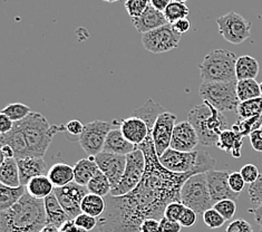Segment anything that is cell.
<instances>
[{
    "mask_svg": "<svg viewBox=\"0 0 262 232\" xmlns=\"http://www.w3.org/2000/svg\"><path fill=\"white\" fill-rule=\"evenodd\" d=\"M236 114H238L239 118H243V120L262 115V96L240 102L238 109H236Z\"/></svg>",
    "mask_w": 262,
    "mask_h": 232,
    "instance_id": "34",
    "label": "cell"
},
{
    "mask_svg": "<svg viewBox=\"0 0 262 232\" xmlns=\"http://www.w3.org/2000/svg\"><path fill=\"white\" fill-rule=\"evenodd\" d=\"M259 232H262V227H261V229H260V231Z\"/></svg>",
    "mask_w": 262,
    "mask_h": 232,
    "instance_id": "63",
    "label": "cell"
},
{
    "mask_svg": "<svg viewBox=\"0 0 262 232\" xmlns=\"http://www.w3.org/2000/svg\"><path fill=\"white\" fill-rule=\"evenodd\" d=\"M159 159L162 165L174 173H207L214 170L215 165L214 159L204 151L181 152L170 147Z\"/></svg>",
    "mask_w": 262,
    "mask_h": 232,
    "instance_id": "5",
    "label": "cell"
},
{
    "mask_svg": "<svg viewBox=\"0 0 262 232\" xmlns=\"http://www.w3.org/2000/svg\"><path fill=\"white\" fill-rule=\"evenodd\" d=\"M77 232H89V231H86V230H84V229L78 228V231H77Z\"/></svg>",
    "mask_w": 262,
    "mask_h": 232,
    "instance_id": "61",
    "label": "cell"
},
{
    "mask_svg": "<svg viewBox=\"0 0 262 232\" xmlns=\"http://www.w3.org/2000/svg\"><path fill=\"white\" fill-rule=\"evenodd\" d=\"M66 131L61 125H51L40 113L32 112L23 121L16 122L9 133L2 134V145H9L15 152V159L43 158L54 136Z\"/></svg>",
    "mask_w": 262,
    "mask_h": 232,
    "instance_id": "2",
    "label": "cell"
},
{
    "mask_svg": "<svg viewBox=\"0 0 262 232\" xmlns=\"http://www.w3.org/2000/svg\"><path fill=\"white\" fill-rule=\"evenodd\" d=\"M200 143L195 129L189 121L181 122L176 125L173 131L171 149L181 152L194 151Z\"/></svg>",
    "mask_w": 262,
    "mask_h": 232,
    "instance_id": "17",
    "label": "cell"
},
{
    "mask_svg": "<svg viewBox=\"0 0 262 232\" xmlns=\"http://www.w3.org/2000/svg\"><path fill=\"white\" fill-rule=\"evenodd\" d=\"M248 194L250 202L254 205H262V174H260L259 179L250 184L248 187Z\"/></svg>",
    "mask_w": 262,
    "mask_h": 232,
    "instance_id": "41",
    "label": "cell"
},
{
    "mask_svg": "<svg viewBox=\"0 0 262 232\" xmlns=\"http://www.w3.org/2000/svg\"><path fill=\"white\" fill-rule=\"evenodd\" d=\"M179 222L181 225H182V227L190 228L198 222V213L195 211H193L192 209L186 208L185 206V209L182 213V216H181Z\"/></svg>",
    "mask_w": 262,
    "mask_h": 232,
    "instance_id": "47",
    "label": "cell"
},
{
    "mask_svg": "<svg viewBox=\"0 0 262 232\" xmlns=\"http://www.w3.org/2000/svg\"><path fill=\"white\" fill-rule=\"evenodd\" d=\"M181 34L177 33L171 24L142 35V44L147 52L163 54L179 47Z\"/></svg>",
    "mask_w": 262,
    "mask_h": 232,
    "instance_id": "12",
    "label": "cell"
},
{
    "mask_svg": "<svg viewBox=\"0 0 262 232\" xmlns=\"http://www.w3.org/2000/svg\"><path fill=\"white\" fill-rule=\"evenodd\" d=\"M126 160L125 171H124L120 183L114 189H112L110 194L112 197H122L132 192L140 184L143 175H144L146 162L145 156L140 149L126 155Z\"/></svg>",
    "mask_w": 262,
    "mask_h": 232,
    "instance_id": "9",
    "label": "cell"
},
{
    "mask_svg": "<svg viewBox=\"0 0 262 232\" xmlns=\"http://www.w3.org/2000/svg\"><path fill=\"white\" fill-rule=\"evenodd\" d=\"M78 227L74 220H68L59 228V232H77Z\"/></svg>",
    "mask_w": 262,
    "mask_h": 232,
    "instance_id": "56",
    "label": "cell"
},
{
    "mask_svg": "<svg viewBox=\"0 0 262 232\" xmlns=\"http://www.w3.org/2000/svg\"><path fill=\"white\" fill-rule=\"evenodd\" d=\"M213 208L220 213V215L226 219L227 221L232 220L235 212H236V202L233 200H222V201L216 202Z\"/></svg>",
    "mask_w": 262,
    "mask_h": 232,
    "instance_id": "40",
    "label": "cell"
},
{
    "mask_svg": "<svg viewBox=\"0 0 262 232\" xmlns=\"http://www.w3.org/2000/svg\"><path fill=\"white\" fill-rule=\"evenodd\" d=\"M103 2H105V3H117V2H120V0H103Z\"/></svg>",
    "mask_w": 262,
    "mask_h": 232,
    "instance_id": "60",
    "label": "cell"
},
{
    "mask_svg": "<svg viewBox=\"0 0 262 232\" xmlns=\"http://www.w3.org/2000/svg\"><path fill=\"white\" fill-rule=\"evenodd\" d=\"M170 4H171V0H149V5H151L153 8L162 12L165 11L167 6Z\"/></svg>",
    "mask_w": 262,
    "mask_h": 232,
    "instance_id": "54",
    "label": "cell"
},
{
    "mask_svg": "<svg viewBox=\"0 0 262 232\" xmlns=\"http://www.w3.org/2000/svg\"><path fill=\"white\" fill-rule=\"evenodd\" d=\"M94 158L99 170L107 177L112 184V189H114L120 183L124 171H125L126 156L103 151Z\"/></svg>",
    "mask_w": 262,
    "mask_h": 232,
    "instance_id": "16",
    "label": "cell"
},
{
    "mask_svg": "<svg viewBox=\"0 0 262 232\" xmlns=\"http://www.w3.org/2000/svg\"><path fill=\"white\" fill-rule=\"evenodd\" d=\"M216 146L221 151L231 154L235 159H239L242 156V146H243V136L236 133L232 129L223 131L219 141L216 143Z\"/></svg>",
    "mask_w": 262,
    "mask_h": 232,
    "instance_id": "23",
    "label": "cell"
},
{
    "mask_svg": "<svg viewBox=\"0 0 262 232\" xmlns=\"http://www.w3.org/2000/svg\"><path fill=\"white\" fill-rule=\"evenodd\" d=\"M30 113H32V111H30L29 106L21 103H12L6 106L0 114L8 116L12 122L16 123L23 121L24 118H26L30 114Z\"/></svg>",
    "mask_w": 262,
    "mask_h": 232,
    "instance_id": "36",
    "label": "cell"
},
{
    "mask_svg": "<svg viewBox=\"0 0 262 232\" xmlns=\"http://www.w3.org/2000/svg\"><path fill=\"white\" fill-rule=\"evenodd\" d=\"M172 27L174 28V30L177 31V33L182 35V34L186 33V31L190 30L191 23L188 18H183V19H180L174 24H172Z\"/></svg>",
    "mask_w": 262,
    "mask_h": 232,
    "instance_id": "52",
    "label": "cell"
},
{
    "mask_svg": "<svg viewBox=\"0 0 262 232\" xmlns=\"http://www.w3.org/2000/svg\"><path fill=\"white\" fill-rule=\"evenodd\" d=\"M132 24L135 29L143 35L148 33V31H152L162 26H165V25L168 24V22L164 16V12L159 11L153 8L151 5H148V7L144 11V14L139 18H134V19H132Z\"/></svg>",
    "mask_w": 262,
    "mask_h": 232,
    "instance_id": "19",
    "label": "cell"
},
{
    "mask_svg": "<svg viewBox=\"0 0 262 232\" xmlns=\"http://www.w3.org/2000/svg\"><path fill=\"white\" fill-rule=\"evenodd\" d=\"M46 224L43 200L27 192L10 209L0 211V232H40Z\"/></svg>",
    "mask_w": 262,
    "mask_h": 232,
    "instance_id": "3",
    "label": "cell"
},
{
    "mask_svg": "<svg viewBox=\"0 0 262 232\" xmlns=\"http://www.w3.org/2000/svg\"><path fill=\"white\" fill-rule=\"evenodd\" d=\"M47 177L52 181L55 187H61L72 183L75 180L74 166L66 163H56L47 173Z\"/></svg>",
    "mask_w": 262,
    "mask_h": 232,
    "instance_id": "26",
    "label": "cell"
},
{
    "mask_svg": "<svg viewBox=\"0 0 262 232\" xmlns=\"http://www.w3.org/2000/svg\"><path fill=\"white\" fill-rule=\"evenodd\" d=\"M99 167L96 164L94 156H89L87 159H80L74 165V175L76 183L86 186L90 183L93 177L98 172Z\"/></svg>",
    "mask_w": 262,
    "mask_h": 232,
    "instance_id": "24",
    "label": "cell"
},
{
    "mask_svg": "<svg viewBox=\"0 0 262 232\" xmlns=\"http://www.w3.org/2000/svg\"><path fill=\"white\" fill-rule=\"evenodd\" d=\"M181 202L198 215L213 208L205 173L195 174L185 182L181 191Z\"/></svg>",
    "mask_w": 262,
    "mask_h": 232,
    "instance_id": "8",
    "label": "cell"
},
{
    "mask_svg": "<svg viewBox=\"0 0 262 232\" xmlns=\"http://www.w3.org/2000/svg\"><path fill=\"white\" fill-rule=\"evenodd\" d=\"M40 232H59V229L56 228V227H53V225L46 224Z\"/></svg>",
    "mask_w": 262,
    "mask_h": 232,
    "instance_id": "58",
    "label": "cell"
},
{
    "mask_svg": "<svg viewBox=\"0 0 262 232\" xmlns=\"http://www.w3.org/2000/svg\"><path fill=\"white\" fill-rule=\"evenodd\" d=\"M43 205H45L46 212V223L48 225H53V227L59 229L65 222L70 220L63 206L60 205L57 198H56L55 193H52L51 196L43 200Z\"/></svg>",
    "mask_w": 262,
    "mask_h": 232,
    "instance_id": "22",
    "label": "cell"
},
{
    "mask_svg": "<svg viewBox=\"0 0 262 232\" xmlns=\"http://www.w3.org/2000/svg\"><path fill=\"white\" fill-rule=\"evenodd\" d=\"M171 2H174V3H181V4H185L188 0H171Z\"/></svg>",
    "mask_w": 262,
    "mask_h": 232,
    "instance_id": "59",
    "label": "cell"
},
{
    "mask_svg": "<svg viewBox=\"0 0 262 232\" xmlns=\"http://www.w3.org/2000/svg\"><path fill=\"white\" fill-rule=\"evenodd\" d=\"M148 5L149 0H125L124 7H125L128 16L134 19V18H139L144 14Z\"/></svg>",
    "mask_w": 262,
    "mask_h": 232,
    "instance_id": "38",
    "label": "cell"
},
{
    "mask_svg": "<svg viewBox=\"0 0 262 232\" xmlns=\"http://www.w3.org/2000/svg\"><path fill=\"white\" fill-rule=\"evenodd\" d=\"M238 57L227 49H214L205 55L199 65L203 81H233L236 80L235 64Z\"/></svg>",
    "mask_w": 262,
    "mask_h": 232,
    "instance_id": "6",
    "label": "cell"
},
{
    "mask_svg": "<svg viewBox=\"0 0 262 232\" xmlns=\"http://www.w3.org/2000/svg\"><path fill=\"white\" fill-rule=\"evenodd\" d=\"M120 129L124 137L129 142L139 147L146 140L149 135V131L146 123L141 120L140 117L129 116L120 123Z\"/></svg>",
    "mask_w": 262,
    "mask_h": 232,
    "instance_id": "18",
    "label": "cell"
},
{
    "mask_svg": "<svg viewBox=\"0 0 262 232\" xmlns=\"http://www.w3.org/2000/svg\"><path fill=\"white\" fill-rule=\"evenodd\" d=\"M54 193L70 220H75L80 213H83L80 204L90 192L86 186L80 185L74 181L65 186L55 187Z\"/></svg>",
    "mask_w": 262,
    "mask_h": 232,
    "instance_id": "13",
    "label": "cell"
},
{
    "mask_svg": "<svg viewBox=\"0 0 262 232\" xmlns=\"http://www.w3.org/2000/svg\"><path fill=\"white\" fill-rule=\"evenodd\" d=\"M74 221H75V223H76L78 228L84 229L89 232L93 229H95L97 227V223H98L97 218L85 215V213H80V215L76 219H75Z\"/></svg>",
    "mask_w": 262,
    "mask_h": 232,
    "instance_id": "43",
    "label": "cell"
},
{
    "mask_svg": "<svg viewBox=\"0 0 262 232\" xmlns=\"http://www.w3.org/2000/svg\"><path fill=\"white\" fill-rule=\"evenodd\" d=\"M226 232H253V228L247 220L236 219L228 225Z\"/></svg>",
    "mask_w": 262,
    "mask_h": 232,
    "instance_id": "46",
    "label": "cell"
},
{
    "mask_svg": "<svg viewBox=\"0 0 262 232\" xmlns=\"http://www.w3.org/2000/svg\"><path fill=\"white\" fill-rule=\"evenodd\" d=\"M249 213H252L255 222L262 227V205L257 206V208L254 209H249Z\"/></svg>",
    "mask_w": 262,
    "mask_h": 232,
    "instance_id": "57",
    "label": "cell"
},
{
    "mask_svg": "<svg viewBox=\"0 0 262 232\" xmlns=\"http://www.w3.org/2000/svg\"><path fill=\"white\" fill-rule=\"evenodd\" d=\"M14 122H12L8 116L0 114V133L7 134L14 129Z\"/></svg>",
    "mask_w": 262,
    "mask_h": 232,
    "instance_id": "53",
    "label": "cell"
},
{
    "mask_svg": "<svg viewBox=\"0 0 262 232\" xmlns=\"http://www.w3.org/2000/svg\"><path fill=\"white\" fill-rule=\"evenodd\" d=\"M216 25L220 35L233 45L245 43L251 35V23L234 11L220 16L216 19Z\"/></svg>",
    "mask_w": 262,
    "mask_h": 232,
    "instance_id": "11",
    "label": "cell"
},
{
    "mask_svg": "<svg viewBox=\"0 0 262 232\" xmlns=\"http://www.w3.org/2000/svg\"><path fill=\"white\" fill-rule=\"evenodd\" d=\"M176 125L177 115L167 111L162 113L158 117L157 122H155L153 130L149 135L152 136L155 151H157L159 158L167 149H170L173 131Z\"/></svg>",
    "mask_w": 262,
    "mask_h": 232,
    "instance_id": "14",
    "label": "cell"
},
{
    "mask_svg": "<svg viewBox=\"0 0 262 232\" xmlns=\"http://www.w3.org/2000/svg\"><path fill=\"white\" fill-rule=\"evenodd\" d=\"M262 124V115L254 116L251 118H239L233 125L232 130L242 136H250L254 131L260 130Z\"/></svg>",
    "mask_w": 262,
    "mask_h": 232,
    "instance_id": "35",
    "label": "cell"
},
{
    "mask_svg": "<svg viewBox=\"0 0 262 232\" xmlns=\"http://www.w3.org/2000/svg\"><path fill=\"white\" fill-rule=\"evenodd\" d=\"M141 232H161L160 221L155 219H147L142 223Z\"/></svg>",
    "mask_w": 262,
    "mask_h": 232,
    "instance_id": "51",
    "label": "cell"
},
{
    "mask_svg": "<svg viewBox=\"0 0 262 232\" xmlns=\"http://www.w3.org/2000/svg\"><path fill=\"white\" fill-rule=\"evenodd\" d=\"M80 209L85 215H89L94 218H99L103 216L106 209V201L103 197L96 196V194L89 193L83 199Z\"/></svg>",
    "mask_w": 262,
    "mask_h": 232,
    "instance_id": "31",
    "label": "cell"
},
{
    "mask_svg": "<svg viewBox=\"0 0 262 232\" xmlns=\"http://www.w3.org/2000/svg\"><path fill=\"white\" fill-rule=\"evenodd\" d=\"M65 128H66V132L68 134L79 137V135L83 133L85 125H83V123L78 120H73V121L68 122L65 125Z\"/></svg>",
    "mask_w": 262,
    "mask_h": 232,
    "instance_id": "49",
    "label": "cell"
},
{
    "mask_svg": "<svg viewBox=\"0 0 262 232\" xmlns=\"http://www.w3.org/2000/svg\"><path fill=\"white\" fill-rule=\"evenodd\" d=\"M55 186L49 180L47 175H40V177H36L28 182L26 185V191L35 199L45 200L48 196L54 193Z\"/></svg>",
    "mask_w": 262,
    "mask_h": 232,
    "instance_id": "28",
    "label": "cell"
},
{
    "mask_svg": "<svg viewBox=\"0 0 262 232\" xmlns=\"http://www.w3.org/2000/svg\"><path fill=\"white\" fill-rule=\"evenodd\" d=\"M18 168H19V177L21 185L26 186L28 182L40 175H46L47 170L46 162L43 158H26L16 159Z\"/></svg>",
    "mask_w": 262,
    "mask_h": 232,
    "instance_id": "20",
    "label": "cell"
},
{
    "mask_svg": "<svg viewBox=\"0 0 262 232\" xmlns=\"http://www.w3.org/2000/svg\"><path fill=\"white\" fill-rule=\"evenodd\" d=\"M86 187L90 193L96 194V196L103 198L108 197L112 191V184L110 180L101 170H98V172L93 177Z\"/></svg>",
    "mask_w": 262,
    "mask_h": 232,
    "instance_id": "33",
    "label": "cell"
},
{
    "mask_svg": "<svg viewBox=\"0 0 262 232\" xmlns=\"http://www.w3.org/2000/svg\"><path fill=\"white\" fill-rule=\"evenodd\" d=\"M229 173L226 171L210 170L205 173L208 182L209 192L212 199V202L215 204L222 200H233L238 201L239 193L232 191L229 184Z\"/></svg>",
    "mask_w": 262,
    "mask_h": 232,
    "instance_id": "15",
    "label": "cell"
},
{
    "mask_svg": "<svg viewBox=\"0 0 262 232\" xmlns=\"http://www.w3.org/2000/svg\"><path fill=\"white\" fill-rule=\"evenodd\" d=\"M26 192L25 185L12 187L0 183V211L10 209L12 205L19 201Z\"/></svg>",
    "mask_w": 262,
    "mask_h": 232,
    "instance_id": "30",
    "label": "cell"
},
{
    "mask_svg": "<svg viewBox=\"0 0 262 232\" xmlns=\"http://www.w3.org/2000/svg\"><path fill=\"white\" fill-rule=\"evenodd\" d=\"M145 156V172L135 189L125 196L105 198L106 215L116 228L124 232H141L147 219L161 220L166 206L181 202L184 183L196 173H174L161 164L152 136L139 145Z\"/></svg>",
    "mask_w": 262,
    "mask_h": 232,
    "instance_id": "1",
    "label": "cell"
},
{
    "mask_svg": "<svg viewBox=\"0 0 262 232\" xmlns=\"http://www.w3.org/2000/svg\"><path fill=\"white\" fill-rule=\"evenodd\" d=\"M261 130H262V124H261Z\"/></svg>",
    "mask_w": 262,
    "mask_h": 232,
    "instance_id": "64",
    "label": "cell"
},
{
    "mask_svg": "<svg viewBox=\"0 0 262 232\" xmlns=\"http://www.w3.org/2000/svg\"><path fill=\"white\" fill-rule=\"evenodd\" d=\"M259 62L252 56L243 55L238 58L235 64L236 80L255 79L259 74Z\"/></svg>",
    "mask_w": 262,
    "mask_h": 232,
    "instance_id": "27",
    "label": "cell"
},
{
    "mask_svg": "<svg viewBox=\"0 0 262 232\" xmlns=\"http://www.w3.org/2000/svg\"><path fill=\"white\" fill-rule=\"evenodd\" d=\"M120 124L117 121H93L87 123L83 133L79 135L78 142L89 156H96L104 151L106 137L110 132Z\"/></svg>",
    "mask_w": 262,
    "mask_h": 232,
    "instance_id": "10",
    "label": "cell"
},
{
    "mask_svg": "<svg viewBox=\"0 0 262 232\" xmlns=\"http://www.w3.org/2000/svg\"><path fill=\"white\" fill-rule=\"evenodd\" d=\"M188 121L195 129L200 144L204 146H216L221 133L228 130L226 116L208 102L194 106L189 112Z\"/></svg>",
    "mask_w": 262,
    "mask_h": 232,
    "instance_id": "4",
    "label": "cell"
},
{
    "mask_svg": "<svg viewBox=\"0 0 262 232\" xmlns=\"http://www.w3.org/2000/svg\"><path fill=\"white\" fill-rule=\"evenodd\" d=\"M236 94L240 102L261 97L260 84L255 79H243L236 83Z\"/></svg>",
    "mask_w": 262,
    "mask_h": 232,
    "instance_id": "32",
    "label": "cell"
},
{
    "mask_svg": "<svg viewBox=\"0 0 262 232\" xmlns=\"http://www.w3.org/2000/svg\"><path fill=\"white\" fill-rule=\"evenodd\" d=\"M164 112H165V110L163 106H161L159 103L155 102L153 98H148L147 101L143 104V106L135 110L130 116L140 117L141 120L144 121L148 128L149 134H151V132L153 130L155 122H157V120H158V117Z\"/></svg>",
    "mask_w": 262,
    "mask_h": 232,
    "instance_id": "25",
    "label": "cell"
},
{
    "mask_svg": "<svg viewBox=\"0 0 262 232\" xmlns=\"http://www.w3.org/2000/svg\"><path fill=\"white\" fill-rule=\"evenodd\" d=\"M249 137H250V144L254 151L262 152V130L254 131Z\"/></svg>",
    "mask_w": 262,
    "mask_h": 232,
    "instance_id": "50",
    "label": "cell"
},
{
    "mask_svg": "<svg viewBox=\"0 0 262 232\" xmlns=\"http://www.w3.org/2000/svg\"><path fill=\"white\" fill-rule=\"evenodd\" d=\"M230 187L235 193H241L246 186V181L243 180L240 172H232L229 175Z\"/></svg>",
    "mask_w": 262,
    "mask_h": 232,
    "instance_id": "45",
    "label": "cell"
},
{
    "mask_svg": "<svg viewBox=\"0 0 262 232\" xmlns=\"http://www.w3.org/2000/svg\"><path fill=\"white\" fill-rule=\"evenodd\" d=\"M0 183L7 186H20L19 168L16 159H6L0 165Z\"/></svg>",
    "mask_w": 262,
    "mask_h": 232,
    "instance_id": "29",
    "label": "cell"
},
{
    "mask_svg": "<svg viewBox=\"0 0 262 232\" xmlns=\"http://www.w3.org/2000/svg\"><path fill=\"white\" fill-rule=\"evenodd\" d=\"M184 209L185 205L182 202H172L166 206L164 211V217L173 221H179Z\"/></svg>",
    "mask_w": 262,
    "mask_h": 232,
    "instance_id": "44",
    "label": "cell"
},
{
    "mask_svg": "<svg viewBox=\"0 0 262 232\" xmlns=\"http://www.w3.org/2000/svg\"><path fill=\"white\" fill-rule=\"evenodd\" d=\"M190 14V10L188 8V6L185 4H181V3H174L171 2V4L167 6V8L164 11V16L167 19L168 24H174L176 22L183 19V18H186Z\"/></svg>",
    "mask_w": 262,
    "mask_h": 232,
    "instance_id": "37",
    "label": "cell"
},
{
    "mask_svg": "<svg viewBox=\"0 0 262 232\" xmlns=\"http://www.w3.org/2000/svg\"><path fill=\"white\" fill-rule=\"evenodd\" d=\"M139 147L135 146L134 144L129 143L125 137H124L122 131L120 129V124H118L117 126H115L110 132L107 137H106L104 152L126 156L132 152H134Z\"/></svg>",
    "mask_w": 262,
    "mask_h": 232,
    "instance_id": "21",
    "label": "cell"
},
{
    "mask_svg": "<svg viewBox=\"0 0 262 232\" xmlns=\"http://www.w3.org/2000/svg\"><path fill=\"white\" fill-rule=\"evenodd\" d=\"M236 83L233 81H202L199 94L203 102H208L212 106L223 112H232L238 109L240 101L236 94Z\"/></svg>",
    "mask_w": 262,
    "mask_h": 232,
    "instance_id": "7",
    "label": "cell"
},
{
    "mask_svg": "<svg viewBox=\"0 0 262 232\" xmlns=\"http://www.w3.org/2000/svg\"><path fill=\"white\" fill-rule=\"evenodd\" d=\"M202 217H203V222L210 229L221 228L227 221L226 219H224L214 208H211L205 211L202 215Z\"/></svg>",
    "mask_w": 262,
    "mask_h": 232,
    "instance_id": "39",
    "label": "cell"
},
{
    "mask_svg": "<svg viewBox=\"0 0 262 232\" xmlns=\"http://www.w3.org/2000/svg\"><path fill=\"white\" fill-rule=\"evenodd\" d=\"M260 90H261V96H262V81H261V84H260Z\"/></svg>",
    "mask_w": 262,
    "mask_h": 232,
    "instance_id": "62",
    "label": "cell"
},
{
    "mask_svg": "<svg viewBox=\"0 0 262 232\" xmlns=\"http://www.w3.org/2000/svg\"><path fill=\"white\" fill-rule=\"evenodd\" d=\"M2 160H0V163H3L6 159H15V152L12 150L11 146L9 145H2Z\"/></svg>",
    "mask_w": 262,
    "mask_h": 232,
    "instance_id": "55",
    "label": "cell"
},
{
    "mask_svg": "<svg viewBox=\"0 0 262 232\" xmlns=\"http://www.w3.org/2000/svg\"><path fill=\"white\" fill-rule=\"evenodd\" d=\"M240 173L242 175L243 180H245L246 183H248L249 185L254 183V182L257 181L260 177L258 167L254 164H251V163H249V164H246L245 166H242L240 170Z\"/></svg>",
    "mask_w": 262,
    "mask_h": 232,
    "instance_id": "42",
    "label": "cell"
},
{
    "mask_svg": "<svg viewBox=\"0 0 262 232\" xmlns=\"http://www.w3.org/2000/svg\"><path fill=\"white\" fill-rule=\"evenodd\" d=\"M160 228L161 232H181L182 225L179 221H173L167 218H162L160 220Z\"/></svg>",
    "mask_w": 262,
    "mask_h": 232,
    "instance_id": "48",
    "label": "cell"
}]
</instances>
